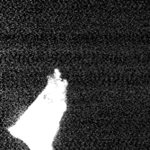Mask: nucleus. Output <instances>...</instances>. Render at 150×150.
Here are the masks:
<instances>
[{
	"label": "nucleus",
	"mask_w": 150,
	"mask_h": 150,
	"mask_svg": "<svg viewBox=\"0 0 150 150\" xmlns=\"http://www.w3.org/2000/svg\"><path fill=\"white\" fill-rule=\"evenodd\" d=\"M67 82L58 70L49 79L43 92L13 128L12 133L23 139L32 150H50L64 113Z\"/></svg>",
	"instance_id": "f257e3e1"
}]
</instances>
